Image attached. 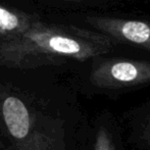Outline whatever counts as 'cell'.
Masks as SVG:
<instances>
[{
  "label": "cell",
  "mask_w": 150,
  "mask_h": 150,
  "mask_svg": "<svg viewBox=\"0 0 150 150\" xmlns=\"http://www.w3.org/2000/svg\"><path fill=\"white\" fill-rule=\"evenodd\" d=\"M112 47V40L99 32L39 21L27 33L0 43V67L32 69L96 59Z\"/></svg>",
  "instance_id": "6da1fadb"
},
{
  "label": "cell",
  "mask_w": 150,
  "mask_h": 150,
  "mask_svg": "<svg viewBox=\"0 0 150 150\" xmlns=\"http://www.w3.org/2000/svg\"><path fill=\"white\" fill-rule=\"evenodd\" d=\"M93 86L104 90L134 88L150 83V61L96 58L90 73Z\"/></svg>",
  "instance_id": "7a4b0ae2"
},
{
  "label": "cell",
  "mask_w": 150,
  "mask_h": 150,
  "mask_svg": "<svg viewBox=\"0 0 150 150\" xmlns=\"http://www.w3.org/2000/svg\"><path fill=\"white\" fill-rule=\"evenodd\" d=\"M86 22L96 32L104 34L112 41L150 51V23L101 16H88Z\"/></svg>",
  "instance_id": "3957f363"
},
{
  "label": "cell",
  "mask_w": 150,
  "mask_h": 150,
  "mask_svg": "<svg viewBox=\"0 0 150 150\" xmlns=\"http://www.w3.org/2000/svg\"><path fill=\"white\" fill-rule=\"evenodd\" d=\"M39 21L36 14L0 4V43L27 33Z\"/></svg>",
  "instance_id": "277c9868"
},
{
  "label": "cell",
  "mask_w": 150,
  "mask_h": 150,
  "mask_svg": "<svg viewBox=\"0 0 150 150\" xmlns=\"http://www.w3.org/2000/svg\"><path fill=\"white\" fill-rule=\"evenodd\" d=\"M94 150H117V144L106 129L101 128L98 131L95 139Z\"/></svg>",
  "instance_id": "5b68a950"
},
{
  "label": "cell",
  "mask_w": 150,
  "mask_h": 150,
  "mask_svg": "<svg viewBox=\"0 0 150 150\" xmlns=\"http://www.w3.org/2000/svg\"><path fill=\"white\" fill-rule=\"evenodd\" d=\"M145 137H146V139L150 142V117L146 125V129H145Z\"/></svg>",
  "instance_id": "8992f818"
},
{
  "label": "cell",
  "mask_w": 150,
  "mask_h": 150,
  "mask_svg": "<svg viewBox=\"0 0 150 150\" xmlns=\"http://www.w3.org/2000/svg\"><path fill=\"white\" fill-rule=\"evenodd\" d=\"M56 1H62V2H74V3H79V2H83L84 0H56Z\"/></svg>",
  "instance_id": "52a82bcc"
}]
</instances>
